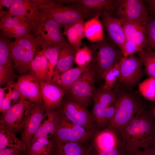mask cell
Listing matches in <instances>:
<instances>
[{
  "label": "cell",
  "instance_id": "obj_1",
  "mask_svg": "<svg viewBox=\"0 0 155 155\" xmlns=\"http://www.w3.org/2000/svg\"><path fill=\"white\" fill-rule=\"evenodd\" d=\"M117 133L131 153L148 148L155 137V120L145 108Z\"/></svg>",
  "mask_w": 155,
  "mask_h": 155
},
{
  "label": "cell",
  "instance_id": "obj_2",
  "mask_svg": "<svg viewBox=\"0 0 155 155\" xmlns=\"http://www.w3.org/2000/svg\"><path fill=\"white\" fill-rule=\"evenodd\" d=\"M118 90L115 114L107 127L118 131L145 108L147 100L137 92L117 82Z\"/></svg>",
  "mask_w": 155,
  "mask_h": 155
},
{
  "label": "cell",
  "instance_id": "obj_3",
  "mask_svg": "<svg viewBox=\"0 0 155 155\" xmlns=\"http://www.w3.org/2000/svg\"><path fill=\"white\" fill-rule=\"evenodd\" d=\"M37 17L52 19L64 27L97 15L94 12L75 3L63 5L57 0H36Z\"/></svg>",
  "mask_w": 155,
  "mask_h": 155
},
{
  "label": "cell",
  "instance_id": "obj_4",
  "mask_svg": "<svg viewBox=\"0 0 155 155\" xmlns=\"http://www.w3.org/2000/svg\"><path fill=\"white\" fill-rule=\"evenodd\" d=\"M89 47L93 54L91 63L95 71L96 80L102 79L104 72L118 63L123 58L121 49L105 39L98 42H92Z\"/></svg>",
  "mask_w": 155,
  "mask_h": 155
},
{
  "label": "cell",
  "instance_id": "obj_5",
  "mask_svg": "<svg viewBox=\"0 0 155 155\" xmlns=\"http://www.w3.org/2000/svg\"><path fill=\"white\" fill-rule=\"evenodd\" d=\"M40 48L32 32L11 41L10 45L11 57L14 68L21 74L28 72L29 65Z\"/></svg>",
  "mask_w": 155,
  "mask_h": 155
},
{
  "label": "cell",
  "instance_id": "obj_6",
  "mask_svg": "<svg viewBox=\"0 0 155 155\" xmlns=\"http://www.w3.org/2000/svg\"><path fill=\"white\" fill-rule=\"evenodd\" d=\"M31 24V32L42 49L52 45L70 44L64 37L62 27L55 20L37 17Z\"/></svg>",
  "mask_w": 155,
  "mask_h": 155
},
{
  "label": "cell",
  "instance_id": "obj_7",
  "mask_svg": "<svg viewBox=\"0 0 155 155\" xmlns=\"http://www.w3.org/2000/svg\"><path fill=\"white\" fill-rule=\"evenodd\" d=\"M57 109L61 117L94 133L97 131L91 112L78 103L68 93H65Z\"/></svg>",
  "mask_w": 155,
  "mask_h": 155
},
{
  "label": "cell",
  "instance_id": "obj_8",
  "mask_svg": "<svg viewBox=\"0 0 155 155\" xmlns=\"http://www.w3.org/2000/svg\"><path fill=\"white\" fill-rule=\"evenodd\" d=\"M148 16L144 0H118L113 17L125 22L146 24Z\"/></svg>",
  "mask_w": 155,
  "mask_h": 155
},
{
  "label": "cell",
  "instance_id": "obj_9",
  "mask_svg": "<svg viewBox=\"0 0 155 155\" xmlns=\"http://www.w3.org/2000/svg\"><path fill=\"white\" fill-rule=\"evenodd\" d=\"M95 80V73L92 64L90 68L83 74L65 93H68L79 104L88 108L92 102V97L95 89L94 86Z\"/></svg>",
  "mask_w": 155,
  "mask_h": 155
},
{
  "label": "cell",
  "instance_id": "obj_10",
  "mask_svg": "<svg viewBox=\"0 0 155 155\" xmlns=\"http://www.w3.org/2000/svg\"><path fill=\"white\" fill-rule=\"evenodd\" d=\"M61 117V121L57 128L50 138L53 142L82 144L90 143L94 133L89 132L83 127Z\"/></svg>",
  "mask_w": 155,
  "mask_h": 155
},
{
  "label": "cell",
  "instance_id": "obj_11",
  "mask_svg": "<svg viewBox=\"0 0 155 155\" xmlns=\"http://www.w3.org/2000/svg\"><path fill=\"white\" fill-rule=\"evenodd\" d=\"M143 65L140 58L133 55L122 59L120 75L117 82L127 88L133 90L140 83L144 73Z\"/></svg>",
  "mask_w": 155,
  "mask_h": 155
},
{
  "label": "cell",
  "instance_id": "obj_12",
  "mask_svg": "<svg viewBox=\"0 0 155 155\" xmlns=\"http://www.w3.org/2000/svg\"><path fill=\"white\" fill-rule=\"evenodd\" d=\"M33 103L28 100L19 99L8 111L2 113L0 125L14 133L20 131Z\"/></svg>",
  "mask_w": 155,
  "mask_h": 155
},
{
  "label": "cell",
  "instance_id": "obj_13",
  "mask_svg": "<svg viewBox=\"0 0 155 155\" xmlns=\"http://www.w3.org/2000/svg\"><path fill=\"white\" fill-rule=\"evenodd\" d=\"M0 29L5 36L16 39L31 32L32 26L25 19L13 16L7 11L0 16Z\"/></svg>",
  "mask_w": 155,
  "mask_h": 155
},
{
  "label": "cell",
  "instance_id": "obj_14",
  "mask_svg": "<svg viewBox=\"0 0 155 155\" xmlns=\"http://www.w3.org/2000/svg\"><path fill=\"white\" fill-rule=\"evenodd\" d=\"M15 85L19 94V99L43 104L40 82L32 74L28 73L17 77Z\"/></svg>",
  "mask_w": 155,
  "mask_h": 155
},
{
  "label": "cell",
  "instance_id": "obj_15",
  "mask_svg": "<svg viewBox=\"0 0 155 155\" xmlns=\"http://www.w3.org/2000/svg\"><path fill=\"white\" fill-rule=\"evenodd\" d=\"M90 144V150L95 153L125 145L116 131L107 127L96 131L93 134Z\"/></svg>",
  "mask_w": 155,
  "mask_h": 155
},
{
  "label": "cell",
  "instance_id": "obj_16",
  "mask_svg": "<svg viewBox=\"0 0 155 155\" xmlns=\"http://www.w3.org/2000/svg\"><path fill=\"white\" fill-rule=\"evenodd\" d=\"M45 112L43 104L33 103L30 109L22 128L21 140L26 149L30 145L34 135L42 123Z\"/></svg>",
  "mask_w": 155,
  "mask_h": 155
},
{
  "label": "cell",
  "instance_id": "obj_17",
  "mask_svg": "<svg viewBox=\"0 0 155 155\" xmlns=\"http://www.w3.org/2000/svg\"><path fill=\"white\" fill-rule=\"evenodd\" d=\"M118 0H65L63 3H75L99 15L101 18L112 16Z\"/></svg>",
  "mask_w": 155,
  "mask_h": 155
},
{
  "label": "cell",
  "instance_id": "obj_18",
  "mask_svg": "<svg viewBox=\"0 0 155 155\" xmlns=\"http://www.w3.org/2000/svg\"><path fill=\"white\" fill-rule=\"evenodd\" d=\"M40 83L41 95L46 112L57 108L64 96V91L52 81Z\"/></svg>",
  "mask_w": 155,
  "mask_h": 155
},
{
  "label": "cell",
  "instance_id": "obj_19",
  "mask_svg": "<svg viewBox=\"0 0 155 155\" xmlns=\"http://www.w3.org/2000/svg\"><path fill=\"white\" fill-rule=\"evenodd\" d=\"M101 19L103 27L110 41L121 49L126 40L123 28L124 21L113 16Z\"/></svg>",
  "mask_w": 155,
  "mask_h": 155
},
{
  "label": "cell",
  "instance_id": "obj_20",
  "mask_svg": "<svg viewBox=\"0 0 155 155\" xmlns=\"http://www.w3.org/2000/svg\"><path fill=\"white\" fill-rule=\"evenodd\" d=\"M11 15L24 18L30 23L37 17L38 11L34 0H13L8 11Z\"/></svg>",
  "mask_w": 155,
  "mask_h": 155
},
{
  "label": "cell",
  "instance_id": "obj_21",
  "mask_svg": "<svg viewBox=\"0 0 155 155\" xmlns=\"http://www.w3.org/2000/svg\"><path fill=\"white\" fill-rule=\"evenodd\" d=\"M44 119L34 135L31 142L40 137H47L50 138L54 134L61 120L57 108L46 112Z\"/></svg>",
  "mask_w": 155,
  "mask_h": 155
},
{
  "label": "cell",
  "instance_id": "obj_22",
  "mask_svg": "<svg viewBox=\"0 0 155 155\" xmlns=\"http://www.w3.org/2000/svg\"><path fill=\"white\" fill-rule=\"evenodd\" d=\"M92 65L91 63L86 67H72L53 77L52 82L65 93L83 74L90 68Z\"/></svg>",
  "mask_w": 155,
  "mask_h": 155
},
{
  "label": "cell",
  "instance_id": "obj_23",
  "mask_svg": "<svg viewBox=\"0 0 155 155\" xmlns=\"http://www.w3.org/2000/svg\"><path fill=\"white\" fill-rule=\"evenodd\" d=\"M28 73L34 75L40 83L49 80L48 61L42 49L36 53L29 67Z\"/></svg>",
  "mask_w": 155,
  "mask_h": 155
},
{
  "label": "cell",
  "instance_id": "obj_24",
  "mask_svg": "<svg viewBox=\"0 0 155 155\" xmlns=\"http://www.w3.org/2000/svg\"><path fill=\"white\" fill-rule=\"evenodd\" d=\"M123 28L126 40L145 48L146 38V24L125 22Z\"/></svg>",
  "mask_w": 155,
  "mask_h": 155
},
{
  "label": "cell",
  "instance_id": "obj_25",
  "mask_svg": "<svg viewBox=\"0 0 155 155\" xmlns=\"http://www.w3.org/2000/svg\"><path fill=\"white\" fill-rule=\"evenodd\" d=\"M53 155H86L90 147V143L54 142Z\"/></svg>",
  "mask_w": 155,
  "mask_h": 155
},
{
  "label": "cell",
  "instance_id": "obj_26",
  "mask_svg": "<svg viewBox=\"0 0 155 155\" xmlns=\"http://www.w3.org/2000/svg\"><path fill=\"white\" fill-rule=\"evenodd\" d=\"M99 15L88 19L84 23V36L92 42L103 40V27L100 21Z\"/></svg>",
  "mask_w": 155,
  "mask_h": 155
},
{
  "label": "cell",
  "instance_id": "obj_27",
  "mask_svg": "<svg viewBox=\"0 0 155 155\" xmlns=\"http://www.w3.org/2000/svg\"><path fill=\"white\" fill-rule=\"evenodd\" d=\"M76 51L70 44L60 46L58 61L53 77L72 67L75 63Z\"/></svg>",
  "mask_w": 155,
  "mask_h": 155
},
{
  "label": "cell",
  "instance_id": "obj_28",
  "mask_svg": "<svg viewBox=\"0 0 155 155\" xmlns=\"http://www.w3.org/2000/svg\"><path fill=\"white\" fill-rule=\"evenodd\" d=\"M54 143L47 137L37 138L32 142L25 152L39 155H53Z\"/></svg>",
  "mask_w": 155,
  "mask_h": 155
},
{
  "label": "cell",
  "instance_id": "obj_29",
  "mask_svg": "<svg viewBox=\"0 0 155 155\" xmlns=\"http://www.w3.org/2000/svg\"><path fill=\"white\" fill-rule=\"evenodd\" d=\"M17 148L25 151L26 148L21 140L15 133L3 126H0V149Z\"/></svg>",
  "mask_w": 155,
  "mask_h": 155
},
{
  "label": "cell",
  "instance_id": "obj_30",
  "mask_svg": "<svg viewBox=\"0 0 155 155\" xmlns=\"http://www.w3.org/2000/svg\"><path fill=\"white\" fill-rule=\"evenodd\" d=\"M137 54L143 63L144 73L155 79V51L145 48Z\"/></svg>",
  "mask_w": 155,
  "mask_h": 155
},
{
  "label": "cell",
  "instance_id": "obj_31",
  "mask_svg": "<svg viewBox=\"0 0 155 155\" xmlns=\"http://www.w3.org/2000/svg\"><path fill=\"white\" fill-rule=\"evenodd\" d=\"M61 46L54 45L42 49L48 61L49 81H52L58 63Z\"/></svg>",
  "mask_w": 155,
  "mask_h": 155
},
{
  "label": "cell",
  "instance_id": "obj_32",
  "mask_svg": "<svg viewBox=\"0 0 155 155\" xmlns=\"http://www.w3.org/2000/svg\"><path fill=\"white\" fill-rule=\"evenodd\" d=\"M122 59L118 63L112 66L104 72L102 76V79L104 80V82L100 88L101 89L108 90L114 87L119 78L120 67Z\"/></svg>",
  "mask_w": 155,
  "mask_h": 155
},
{
  "label": "cell",
  "instance_id": "obj_33",
  "mask_svg": "<svg viewBox=\"0 0 155 155\" xmlns=\"http://www.w3.org/2000/svg\"><path fill=\"white\" fill-rule=\"evenodd\" d=\"M138 88L140 94L148 101L155 100V79L151 77L140 82Z\"/></svg>",
  "mask_w": 155,
  "mask_h": 155
},
{
  "label": "cell",
  "instance_id": "obj_34",
  "mask_svg": "<svg viewBox=\"0 0 155 155\" xmlns=\"http://www.w3.org/2000/svg\"><path fill=\"white\" fill-rule=\"evenodd\" d=\"M93 59L92 51L89 46H85L76 51L75 63L78 66H88L92 62Z\"/></svg>",
  "mask_w": 155,
  "mask_h": 155
},
{
  "label": "cell",
  "instance_id": "obj_35",
  "mask_svg": "<svg viewBox=\"0 0 155 155\" xmlns=\"http://www.w3.org/2000/svg\"><path fill=\"white\" fill-rule=\"evenodd\" d=\"M11 41L1 33L0 34V65L12 63L10 45Z\"/></svg>",
  "mask_w": 155,
  "mask_h": 155
},
{
  "label": "cell",
  "instance_id": "obj_36",
  "mask_svg": "<svg viewBox=\"0 0 155 155\" xmlns=\"http://www.w3.org/2000/svg\"><path fill=\"white\" fill-rule=\"evenodd\" d=\"M146 29V38L145 48L155 51V18L148 16Z\"/></svg>",
  "mask_w": 155,
  "mask_h": 155
},
{
  "label": "cell",
  "instance_id": "obj_37",
  "mask_svg": "<svg viewBox=\"0 0 155 155\" xmlns=\"http://www.w3.org/2000/svg\"><path fill=\"white\" fill-rule=\"evenodd\" d=\"M63 28V33L67 37V42L76 51L80 48L82 40L78 37L73 24L65 26Z\"/></svg>",
  "mask_w": 155,
  "mask_h": 155
},
{
  "label": "cell",
  "instance_id": "obj_38",
  "mask_svg": "<svg viewBox=\"0 0 155 155\" xmlns=\"http://www.w3.org/2000/svg\"><path fill=\"white\" fill-rule=\"evenodd\" d=\"M144 48L129 40H126L122 46L121 50L123 57L126 58L135 53L141 51Z\"/></svg>",
  "mask_w": 155,
  "mask_h": 155
},
{
  "label": "cell",
  "instance_id": "obj_39",
  "mask_svg": "<svg viewBox=\"0 0 155 155\" xmlns=\"http://www.w3.org/2000/svg\"><path fill=\"white\" fill-rule=\"evenodd\" d=\"M90 149V148L86 155H129L131 154L125 145L118 148L106 150L97 153L92 152Z\"/></svg>",
  "mask_w": 155,
  "mask_h": 155
},
{
  "label": "cell",
  "instance_id": "obj_40",
  "mask_svg": "<svg viewBox=\"0 0 155 155\" xmlns=\"http://www.w3.org/2000/svg\"><path fill=\"white\" fill-rule=\"evenodd\" d=\"M14 66L12 63L4 65H0V86L6 84L9 79L14 74Z\"/></svg>",
  "mask_w": 155,
  "mask_h": 155
},
{
  "label": "cell",
  "instance_id": "obj_41",
  "mask_svg": "<svg viewBox=\"0 0 155 155\" xmlns=\"http://www.w3.org/2000/svg\"><path fill=\"white\" fill-rule=\"evenodd\" d=\"M13 105L9 95L7 93L6 94L5 98L1 104L0 105V111L2 113H6Z\"/></svg>",
  "mask_w": 155,
  "mask_h": 155
},
{
  "label": "cell",
  "instance_id": "obj_42",
  "mask_svg": "<svg viewBox=\"0 0 155 155\" xmlns=\"http://www.w3.org/2000/svg\"><path fill=\"white\" fill-rule=\"evenodd\" d=\"M25 153L17 148L0 149V155H23Z\"/></svg>",
  "mask_w": 155,
  "mask_h": 155
},
{
  "label": "cell",
  "instance_id": "obj_43",
  "mask_svg": "<svg viewBox=\"0 0 155 155\" xmlns=\"http://www.w3.org/2000/svg\"><path fill=\"white\" fill-rule=\"evenodd\" d=\"M84 20L79 21L73 24L78 37L82 40L84 38Z\"/></svg>",
  "mask_w": 155,
  "mask_h": 155
},
{
  "label": "cell",
  "instance_id": "obj_44",
  "mask_svg": "<svg viewBox=\"0 0 155 155\" xmlns=\"http://www.w3.org/2000/svg\"><path fill=\"white\" fill-rule=\"evenodd\" d=\"M148 16L155 18V0H146Z\"/></svg>",
  "mask_w": 155,
  "mask_h": 155
},
{
  "label": "cell",
  "instance_id": "obj_45",
  "mask_svg": "<svg viewBox=\"0 0 155 155\" xmlns=\"http://www.w3.org/2000/svg\"><path fill=\"white\" fill-rule=\"evenodd\" d=\"M146 108L155 120V100L152 101H147Z\"/></svg>",
  "mask_w": 155,
  "mask_h": 155
},
{
  "label": "cell",
  "instance_id": "obj_46",
  "mask_svg": "<svg viewBox=\"0 0 155 155\" xmlns=\"http://www.w3.org/2000/svg\"><path fill=\"white\" fill-rule=\"evenodd\" d=\"M132 155H155V154L147 148L137 150L133 153Z\"/></svg>",
  "mask_w": 155,
  "mask_h": 155
},
{
  "label": "cell",
  "instance_id": "obj_47",
  "mask_svg": "<svg viewBox=\"0 0 155 155\" xmlns=\"http://www.w3.org/2000/svg\"><path fill=\"white\" fill-rule=\"evenodd\" d=\"M13 0H0V10H2L3 6L5 7L8 9L10 8Z\"/></svg>",
  "mask_w": 155,
  "mask_h": 155
},
{
  "label": "cell",
  "instance_id": "obj_48",
  "mask_svg": "<svg viewBox=\"0 0 155 155\" xmlns=\"http://www.w3.org/2000/svg\"><path fill=\"white\" fill-rule=\"evenodd\" d=\"M7 89V87L6 86L4 88H0V105H1L4 99L5 94V91Z\"/></svg>",
  "mask_w": 155,
  "mask_h": 155
},
{
  "label": "cell",
  "instance_id": "obj_49",
  "mask_svg": "<svg viewBox=\"0 0 155 155\" xmlns=\"http://www.w3.org/2000/svg\"><path fill=\"white\" fill-rule=\"evenodd\" d=\"M147 149L155 154V137L152 144Z\"/></svg>",
  "mask_w": 155,
  "mask_h": 155
},
{
  "label": "cell",
  "instance_id": "obj_50",
  "mask_svg": "<svg viewBox=\"0 0 155 155\" xmlns=\"http://www.w3.org/2000/svg\"><path fill=\"white\" fill-rule=\"evenodd\" d=\"M25 153V155H39L36 154H30V153Z\"/></svg>",
  "mask_w": 155,
  "mask_h": 155
},
{
  "label": "cell",
  "instance_id": "obj_51",
  "mask_svg": "<svg viewBox=\"0 0 155 155\" xmlns=\"http://www.w3.org/2000/svg\"><path fill=\"white\" fill-rule=\"evenodd\" d=\"M23 155H25V153L23 154Z\"/></svg>",
  "mask_w": 155,
  "mask_h": 155
},
{
  "label": "cell",
  "instance_id": "obj_52",
  "mask_svg": "<svg viewBox=\"0 0 155 155\" xmlns=\"http://www.w3.org/2000/svg\"><path fill=\"white\" fill-rule=\"evenodd\" d=\"M129 155H131V154H129Z\"/></svg>",
  "mask_w": 155,
  "mask_h": 155
}]
</instances>
